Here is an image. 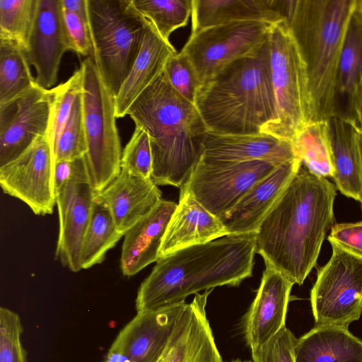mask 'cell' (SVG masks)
<instances>
[{
  "label": "cell",
  "instance_id": "obj_1",
  "mask_svg": "<svg viewBox=\"0 0 362 362\" xmlns=\"http://www.w3.org/2000/svg\"><path fill=\"white\" fill-rule=\"evenodd\" d=\"M336 187L302 164L256 232L266 266L301 285L316 264L334 223Z\"/></svg>",
  "mask_w": 362,
  "mask_h": 362
},
{
  "label": "cell",
  "instance_id": "obj_2",
  "mask_svg": "<svg viewBox=\"0 0 362 362\" xmlns=\"http://www.w3.org/2000/svg\"><path fill=\"white\" fill-rule=\"evenodd\" d=\"M256 233L226 235L180 249L158 259L141 284L137 313L185 303L192 294L221 286H238L252 274Z\"/></svg>",
  "mask_w": 362,
  "mask_h": 362
},
{
  "label": "cell",
  "instance_id": "obj_3",
  "mask_svg": "<svg viewBox=\"0 0 362 362\" xmlns=\"http://www.w3.org/2000/svg\"><path fill=\"white\" fill-rule=\"evenodd\" d=\"M127 115L148 134L151 180L157 185L180 189L200 158L207 132L194 104L174 89L163 70L134 100Z\"/></svg>",
  "mask_w": 362,
  "mask_h": 362
},
{
  "label": "cell",
  "instance_id": "obj_4",
  "mask_svg": "<svg viewBox=\"0 0 362 362\" xmlns=\"http://www.w3.org/2000/svg\"><path fill=\"white\" fill-rule=\"evenodd\" d=\"M194 105L207 132L256 134L275 117L268 40L199 86Z\"/></svg>",
  "mask_w": 362,
  "mask_h": 362
},
{
  "label": "cell",
  "instance_id": "obj_5",
  "mask_svg": "<svg viewBox=\"0 0 362 362\" xmlns=\"http://www.w3.org/2000/svg\"><path fill=\"white\" fill-rule=\"evenodd\" d=\"M357 0H287L284 20L306 67L310 121L335 117L340 54Z\"/></svg>",
  "mask_w": 362,
  "mask_h": 362
},
{
  "label": "cell",
  "instance_id": "obj_6",
  "mask_svg": "<svg viewBox=\"0 0 362 362\" xmlns=\"http://www.w3.org/2000/svg\"><path fill=\"white\" fill-rule=\"evenodd\" d=\"M93 60L114 97L139 52L144 18L132 0H88Z\"/></svg>",
  "mask_w": 362,
  "mask_h": 362
},
{
  "label": "cell",
  "instance_id": "obj_7",
  "mask_svg": "<svg viewBox=\"0 0 362 362\" xmlns=\"http://www.w3.org/2000/svg\"><path fill=\"white\" fill-rule=\"evenodd\" d=\"M269 43L276 114L261 133L291 142L310 121L306 67L285 20L272 25Z\"/></svg>",
  "mask_w": 362,
  "mask_h": 362
},
{
  "label": "cell",
  "instance_id": "obj_8",
  "mask_svg": "<svg viewBox=\"0 0 362 362\" xmlns=\"http://www.w3.org/2000/svg\"><path fill=\"white\" fill-rule=\"evenodd\" d=\"M81 93L88 151L86 158L95 193L108 186L121 172L122 150L116 125L115 98L94 61L86 58Z\"/></svg>",
  "mask_w": 362,
  "mask_h": 362
},
{
  "label": "cell",
  "instance_id": "obj_9",
  "mask_svg": "<svg viewBox=\"0 0 362 362\" xmlns=\"http://www.w3.org/2000/svg\"><path fill=\"white\" fill-rule=\"evenodd\" d=\"M332 254L310 291L315 326L347 328L362 313V257L329 242Z\"/></svg>",
  "mask_w": 362,
  "mask_h": 362
},
{
  "label": "cell",
  "instance_id": "obj_10",
  "mask_svg": "<svg viewBox=\"0 0 362 362\" xmlns=\"http://www.w3.org/2000/svg\"><path fill=\"white\" fill-rule=\"evenodd\" d=\"M272 25L242 21L209 27L191 33L180 52L203 83L233 61L257 52L268 40Z\"/></svg>",
  "mask_w": 362,
  "mask_h": 362
},
{
  "label": "cell",
  "instance_id": "obj_11",
  "mask_svg": "<svg viewBox=\"0 0 362 362\" xmlns=\"http://www.w3.org/2000/svg\"><path fill=\"white\" fill-rule=\"evenodd\" d=\"M278 165L265 160L218 163L199 160L180 193L191 194L219 219Z\"/></svg>",
  "mask_w": 362,
  "mask_h": 362
},
{
  "label": "cell",
  "instance_id": "obj_12",
  "mask_svg": "<svg viewBox=\"0 0 362 362\" xmlns=\"http://www.w3.org/2000/svg\"><path fill=\"white\" fill-rule=\"evenodd\" d=\"M55 158L44 136L15 160L0 167V185L5 194L25 203L36 215L53 212L56 204Z\"/></svg>",
  "mask_w": 362,
  "mask_h": 362
},
{
  "label": "cell",
  "instance_id": "obj_13",
  "mask_svg": "<svg viewBox=\"0 0 362 362\" xmlns=\"http://www.w3.org/2000/svg\"><path fill=\"white\" fill-rule=\"evenodd\" d=\"M51 108V89L37 83L0 105V167L17 158L38 138L48 136Z\"/></svg>",
  "mask_w": 362,
  "mask_h": 362
},
{
  "label": "cell",
  "instance_id": "obj_14",
  "mask_svg": "<svg viewBox=\"0 0 362 362\" xmlns=\"http://www.w3.org/2000/svg\"><path fill=\"white\" fill-rule=\"evenodd\" d=\"M95 194L88 165L56 192L59 230L55 255L74 272L82 269L81 250Z\"/></svg>",
  "mask_w": 362,
  "mask_h": 362
},
{
  "label": "cell",
  "instance_id": "obj_15",
  "mask_svg": "<svg viewBox=\"0 0 362 362\" xmlns=\"http://www.w3.org/2000/svg\"><path fill=\"white\" fill-rule=\"evenodd\" d=\"M186 304L185 302L154 312L136 313L117 334L106 361H160Z\"/></svg>",
  "mask_w": 362,
  "mask_h": 362
},
{
  "label": "cell",
  "instance_id": "obj_16",
  "mask_svg": "<svg viewBox=\"0 0 362 362\" xmlns=\"http://www.w3.org/2000/svg\"><path fill=\"white\" fill-rule=\"evenodd\" d=\"M71 51L62 0H38L35 21L25 53L36 71L37 85L51 89L58 79L63 55Z\"/></svg>",
  "mask_w": 362,
  "mask_h": 362
},
{
  "label": "cell",
  "instance_id": "obj_17",
  "mask_svg": "<svg viewBox=\"0 0 362 362\" xmlns=\"http://www.w3.org/2000/svg\"><path fill=\"white\" fill-rule=\"evenodd\" d=\"M293 286L279 272L266 266L256 296L244 317L243 333L251 352L286 326Z\"/></svg>",
  "mask_w": 362,
  "mask_h": 362
},
{
  "label": "cell",
  "instance_id": "obj_18",
  "mask_svg": "<svg viewBox=\"0 0 362 362\" xmlns=\"http://www.w3.org/2000/svg\"><path fill=\"white\" fill-rule=\"evenodd\" d=\"M212 291L196 293L186 304L164 353L165 362H223L206 313Z\"/></svg>",
  "mask_w": 362,
  "mask_h": 362
},
{
  "label": "cell",
  "instance_id": "obj_19",
  "mask_svg": "<svg viewBox=\"0 0 362 362\" xmlns=\"http://www.w3.org/2000/svg\"><path fill=\"white\" fill-rule=\"evenodd\" d=\"M300 165L298 158L285 162L255 183L232 210L220 219L227 234L256 233Z\"/></svg>",
  "mask_w": 362,
  "mask_h": 362
},
{
  "label": "cell",
  "instance_id": "obj_20",
  "mask_svg": "<svg viewBox=\"0 0 362 362\" xmlns=\"http://www.w3.org/2000/svg\"><path fill=\"white\" fill-rule=\"evenodd\" d=\"M298 158L292 143L272 135L218 134L206 132L199 160L218 163L265 160L279 165Z\"/></svg>",
  "mask_w": 362,
  "mask_h": 362
},
{
  "label": "cell",
  "instance_id": "obj_21",
  "mask_svg": "<svg viewBox=\"0 0 362 362\" xmlns=\"http://www.w3.org/2000/svg\"><path fill=\"white\" fill-rule=\"evenodd\" d=\"M161 195L151 179L136 176L122 168L108 186L95 193L93 201L109 209L118 231L124 235L156 207Z\"/></svg>",
  "mask_w": 362,
  "mask_h": 362
},
{
  "label": "cell",
  "instance_id": "obj_22",
  "mask_svg": "<svg viewBox=\"0 0 362 362\" xmlns=\"http://www.w3.org/2000/svg\"><path fill=\"white\" fill-rule=\"evenodd\" d=\"M177 204L161 201L124 235L120 259L124 276H132L156 262L169 221Z\"/></svg>",
  "mask_w": 362,
  "mask_h": 362
},
{
  "label": "cell",
  "instance_id": "obj_23",
  "mask_svg": "<svg viewBox=\"0 0 362 362\" xmlns=\"http://www.w3.org/2000/svg\"><path fill=\"white\" fill-rule=\"evenodd\" d=\"M226 235V228L219 218L206 210L191 194L180 193L179 202L162 241L159 258Z\"/></svg>",
  "mask_w": 362,
  "mask_h": 362
},
{
  "label": "cell",
  "instance_id": "obj_24",
  "mask_svg": "<svg viewBox=\"0 0 362 362\" xmlns=\"http://www.w3.org/2000/svg\"><path fill=\"white\" fill-rule=\"evenodd\" d=\"M144 21V32L139 52L114 99L117 118L127 115L134 100L163 71L168 58L177 52L170 42L158 34L148 21L145 18Z\"/></svg>",
  "mask_w": 362,
  "mask_h": 362
},
{
  "label": "cell",
  "instance_id": "obj_25",
  "mask_svg": "<svg viewBox=\"0 0 362 362\" xmlns=\"http://www.w3.org/2000/svg\"><path fill=\"white\" fill-rule=\"evenodd\" d=\"M192 33L235 21L270 24L285 18L286 0H192Z\"/></svg>",
  "mask_w": 362,
  "mask_h": 362
},
{
  "label": "cell",
  "instance_id": "obj_26",
  "mask_svg": "<svg viewBox=\"0 0 362 362\" xmlns=\"http://www.w3.org/2000/svg\"><path fill=\"white\" fill-rule=\"evenodd\" d=\"M362 87V18L356 9L349 23L338 65L335 117L354 122L355 104Z\"/></svg>",
  "mask_w": 362,
  "mask_h": 362
},
{
  "label": "cell",
  "instance_id": "obj_27",
  "mask_svg": "<svg viewBox=\"0 0 362 362\" xmlns=\"http://www.w3.org/2000/svg\"><path fill=\"white\" fill-rule=\"evenodd\" d=\"M295 362H362V340L347 328L315 326L296 340Z\"/></svg>",
  "mask_w": 362,
  "mask_h": 362
},
{
  "label": "cell",
  "instance_id": "obj_28",
  "mask_svg": "<svg viewBox=\"0 0 362 362\" xmlns=\"http://www.w3.org/2000/svg\"><path fill=\"white\" fill-rule=\"evenodd\" d=\"M355 122L339 117L328 119L336 187L345 196L358 200L361 190V165L354 133Z\"/></svg>",
  "mask_w": 362,
  "mask_h": 362
},
{
  "label": "cell",
  "instance_id": "obj_29",
  "mask_svg": "<svg viewBox=\"0 0 362 362\" xmlns=\"http://www.w3.org/2000/svg\"><path fill=\"white\" fill-rule=\"evenodd\" d=\"M296 156L312 173L332 177L334 168L328 120L308 122L291 141Z\"/></svg>",
  "mask_w": 362,
  "mask_h": 362
},
{
  "label": "cell",
  "instance_id": "obj_30",
  "mask_svg": "<svg viewBox=\"0 0 362 362\" xmlns=\"http://www.w3.org/2000/svg\"><path fill=\"white\" fill-rule=\"evenodd\" d=\"M25 50L13 41L0 39V105L21 95L35 83Z\"/></svg>",
  "mask_w": 362,
  "mask_h": 362
},
{
  "label": "cell",
  "instance_id": "obj_31",
  "mask_svg": "<svg viewBox=\"0 0 362 362\" xmlns=\"http://www.w3.org/2000/svg\"><path fill=\"white\" fill-rule=\"evenodd\" d=\"M122 236L124 235L118 231L109 209L94 202L81 250V269H88L101 263L106 252L115 247Z\"/></svg>",
  "mask_w": 362,
  "mask_h": 362
},
{
  "label": "cell",
  "instance_id": "obj_32",
  "mask_svg": "<svg viewBox=\"0 0 362 362\" xmlns=\"http://www.w3.org/2000/svg\"><path fill=\"white\" fill-rule=\"evenodd\" d=\"M192 0H132L138 13L165 41L177 29L187 25L192 16Z\"/></svg>",
  "mask_w": 362,
  "mask_h": 362
},
{
  "label": "cell",
  "instance_id": "obj_33",
  "mask_svg": "<svg viewBox=\"0 0 362 362\" xmlns=\"http://www.w3.org/2000/svg\"><path fill=\"white\" fill-rule=\"evenodd\" d=\"M38 0H0V39L26 50L35 21Z\"/></svg>",
  "mask_w": 362,
  "mask_h": 362
},
{
  "label": "cell",
  "instance_id": "obj_34",
  "mask_svg": "<svg viewBox=\"0 0 362 362\" xmlns=\"http://www.w3.org/2000/svg\"><path fill=\"white\" fill-rule=\"evenodd\" d=\"M83 72L80 66L66 81L51 88L52 108L48 138L54 151L70 117L74 103L83 91Z\"/></svg>",
  "mask_w": 362,
  "mask_h": 362
},
{
  "label": "cell",
  "instance_id": "obj_35",
  "mask_svg": "<svg viewBox=\"0 0 362 362\" xmlns=\"http://www.w3.org/2000/svg\"><path fill=\"white\" fill-rule=\"evenodd\" d=\"M87 151L82 98L80 93L74 103L70 117L55 147V163L84 157Z\"/></svg>",
  "mask_w": 362,
  "mask_h": 362
},
{
  "label": "cell",
  "instance_id": "obj_36",
  "mask_svg": "<svg viewBox=\"0 0 362 362\" xmlns=\"http://www.w3.org/2000/svg\"><path fill=\"white\" fill-rule=\"evenodd\" d=\"M144 179H151L153 156L148 134L143 128L135 126L129 142L121 157V168Z\"/></svg>",
  "mask_w": 362,
  "mask_h": 362
},
{
  "label": "cell",
  "instance_id": "obj_37",
  "mask_svg": "<svg viewBox=\"0 0 362 362\" xmlns=\"http://www.w3.org/2000/svg\"><path fill=\"white\" fill-rule=\"evenodd\" d=\"M23 326L19 315L14 311L0 308V362H27L21 336Z\"/></svg>",
  "mask_w": 362,
  "mask_h": 362
},
{
  "label": "cell",
  "instance_id": "obj_38",
  "mask_svg": "<svg viewBox=\"0 0 362 362\" xmlns=\"http://www.w3.org/2000/svg\"><path fill=\"white\" fill-rule=\"evenodd\" d=\"M164 72L174 89L194 104L197 92L202 83L187 59L180 52L168 58Z\"/></svg>",
  "mask_w": 362,
  "mask_h": 362
},
{
  "label": "cell",
  "instance_id": "obj_39",
  "mask_svg": "<svg viewBox=\"0 0 362 362\" xmlns=\"http://www.w3.org/2000/svg\"><path fill=\"white\" fill-rule=\"evenodd\" d=\"M296 340L285 326L267 342L252 351V362H295Z\"/></svg>",
  "mask_w": 362,
  "mask_h": 362
},
{
  "label": "cell",
  "instance_id": "obj_40",
  "mask_svg": "<svg viewBox=\"0 0 362 362\" xmlns=\"http://www.w3.org/2000/svg\"><path fill=\"white\" fill-rule=\"evenodd\" d=\"M63 16L71 51L78 54L93 57V50L89 23L78 14L66 9L63 6Z\"/></svg>",
  "mask_w": 362,
  "mask_h": 362
},
{
  "label": "cell",
  "instance_id": "obj_41",
  "mask_svg": "<svg viewBox=\"0 0 362 362\" xmlns=\"http://www.w3.org/2000/svg\"><path fill=\"white\" fill-rule=\"evenodd\" d=\"M328 240L362 257V221L334 225Z\"/></svg>",
  "mask_w": 362,
  "mask_h": 362
},
{
  "label": "cell",
  "instance_id": "obj_42",
  "mask_svg": "<svg viewBox=\"0 0 362 362\" xmlns=\"http://www.w3.org/2000/svg\"><path fill=\"white\" fill-rule=\"evenodd\" d=\"M87 165L86 156L74 160L56 162L54 168L56 192Z\"/></svg>",
  "mask_w": 362,
  "mask_h": 362
},
{
  "label": "cell",
  "instance_id": "obj_43",
  "mask_svg": "<svg viewBox=\"0 0 362 362\" xmlns=\"http://www.w3.org/2000/svg\"><path fill=\"white\" fill-rule=\"evenodd\" d=\"M62 6L89 23L88 0H62Z\"/></svg>",
  "mask_w": 362,
  "mask_h": 362
},
{
  "label": "cell",
  "instance_id": "obj_44",
  "mask_svg": "<svg viewBox=\"0 0 362 362\" xmlns=\"http://www.w3.org/2000/svg\"><path fill=\"white\" fill-rule=\"evenodd\" d=\"M354 133L357 142L360 159H361V190L360 193V196L358 200L361 203V210H362V128L358 126L356 122L354 123Z\"/></svg>",
  "mask_w": 362,
  "mask_h": 362
},
{
  "label": "cell",
  "instance_id": "obj_45",
  "mask_svg": "<svg viewBox=\"0 0 362 362\" xmlns=\"http://www.w3.org/2000/svg\"><path fill=\"white\" fill-rule=\"evenodd\" d=\"M354 122L362 128V87L355 104Z\"/></svg>",
  "mask_w": 362,
  "mask_h": 362
},
{
  "label": "cell",
  "instance_id": "obj_46",
  "mask_svg": "<svg viewBox=\"0 0 362 362\" xmlns=\"http://www.w3.org/2000/svg\"><path fill=\"white\" fill-rule=\"evenodd\" d=\"M356 11L362 18V0H357Z\"/></svg>",
  "mask_w": 362,
  "mask_h": 362
},
{
  "label": "cell",
  "instance_id": "obj_47",
  "mask_svg": "<svg viewBox=\"0 0 362 362\" xmlns=\"http://www.w3.org/2000/svg\"><path fill=\"white\" fill-rule=\"evenodd\" d=\"M230 362H252L251 361H243V360H240V359H235V360H233Z\"/></svg>",
  "mask_w": 362,
  "mask_h": 362
},
{
  "label": "cell",
  "instance_id": "obj_48",
  "mask_svg": "<svg viewBox=\"0 0 362 362\" xmlns=\"http://www.w3.org/2000/svg\"><path fill=\"white\" fill-rule=\"evenodd\" d=\"M158 362H165V361H164L163 356V358H161V360H160V361H159Z\"/></svg>",
  "mask_w": 362,
  "mask_h": 362
},
{
  "label": "cell",
  "instance_id": "obj_49",
  "mask_svg": "<svg viewBox=\"0 0 362 362\" xmlns=\"http://www.w3.org/2000/svg\"><path fill=\"white\" fill-rule=\"evenodd\" d=\"M104 362H107V361H104Z\"/></svg>",
  "mask_w": 362,
  "mask_h": 362
}]
</instances>
